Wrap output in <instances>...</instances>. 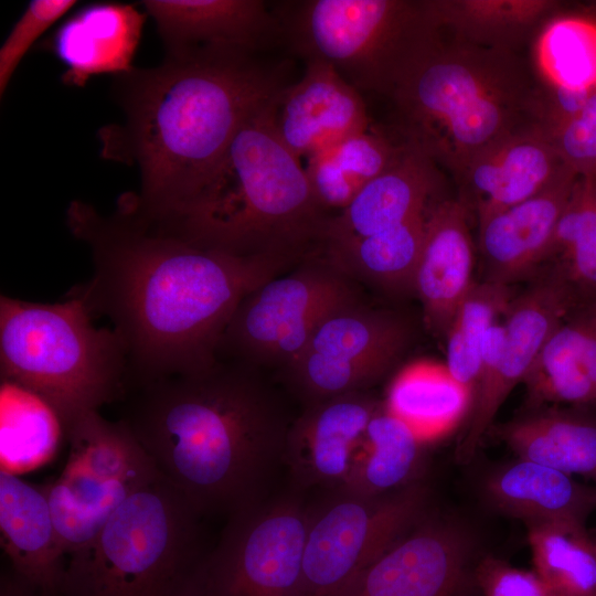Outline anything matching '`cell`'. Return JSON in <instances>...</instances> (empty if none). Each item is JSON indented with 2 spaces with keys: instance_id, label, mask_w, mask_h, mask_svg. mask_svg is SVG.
<instances>
[{
  "instance_id": "obj_16",
  "label": "cell",
  "mask_w": 596,
  "mask_h": 596,
  "mask_svg": "<svg viewBox=\"0 0 596 596\" xmlns=\"http://www.w3.org/2000/svg\"><path fill=\"white\" fill-rule=\"evenodd\" d=\"M381 403L362 391L305 405L289 426L283 455L297 485L340 488Z\"/></svg>"
},
{
  "instance_id": "obj_31",
  "label": "cell",
  "mask_w": 596,
  "mask_h": 596,
  "mask_svg": "<svg viewBox=\"0 0 596 596\" xmlns=\"http://www.w3.org/2000/svg\"><path fill=\"white\" fill-rule=\"evenodd\" d=\"M426 213L384 232L320 249L323 257L350 279L392 294L414 290Z\"/></svg>"
},
{
  "instance_id": "obj_25",
  "label": "cell",
  "mask_w": 596,
  "mask_h": 596,
  "mask_svg": "<svg viewBox=\"0 0 596 596\" xmlns=\"http://www.w3.org/2000/svg\"><path fill=\"white\" fill-rule=\"evenodd\" d=\"M523 384L534 407L596 403V297L579 300L565 315Z\"/></svg>"
},
{
  "instance_id": "obj_15",
  "label": "cell",
  "mask_w": 596,
  "mask_h": 596,
  "mask_svg": "<svg viewBox=\"0 0 596 596\" xmlns=\"http://www.w3.org/2000/svg\"><path fill=\"white\" fill-rule=\"evenodd\" d=\"M470 553L468 534L455 523H418L334 596H457Z\"/></svg>"
},
{
  "instance_id": "obj_3",
  "label": "cell",
  "mask_w": 596,
  "mask_h": 596,
  "mask_svg": "<svg viewBox=\"0 0 596 596\" xmlns=\"http://www.w3.org/2000/svg\"><path fill=\"white\" fill-rule=\"evenodd\" d=\"M254 55L191 51L124 75L126 119L100 131L102 153L136 163L141 188L119 207L156 220L206 181L240 127L288 85L279 66Z\"/></svg>"
},
{
  "instance_id": "obj_13",
  "label": "cell",
  "mask_w": 596,
  "mask_h": 596,
  "mask_svg": "<svg viewBox=\"0 0 596 596\" xmlns=\"http://www.w3.org/2000/svg\"><path fill=\"white\" fill-rule=\"evenodd\" d=\"M532 278L529 287L513 296L504 320L492 324L482 338L470 415L456 448L459 462L473 458L508 395L523 383L551 333L582 300L551 265Z\"/></svg>"
},
{
  "instance_id": "obj_8",
  "label": "cell",
  "mask_w": 596,
  "mask_h": 596,
  "mask_svg": "<svg viewBox=\"0 0 596 596\" xmlns=\"http://www.w3.org/2000/svg\"><path fill=\"white\" fill-rule=\"evenodd\" d=\"M278 15L306 61L324 62L360 92L387 97L437 31L427 0H309Z\"/></svg>"
},
{
  "instance_id": "obj_26",
  "label": "cell",
  "mask_w": 596,
  "mask_h": 596,
  "mask_svg": "<svg viewBox=\"0 0 596 596\" xmlns=\"http://www.w3.org/2000/svg\"><path fill=\"white\" fill-rule=\"evenodd\" d=\"M487 500L501 512L531 524L585 525L596 509V488L572 475L518 458L491 471Z\"/></svg>"
},
{
  "instance_id": "obj_11",
  "label": "cell",
  "mask_w": 596,
  "mask_h": 596,
  "mask_svg": "<svg viewBox=\"0 0 596 596\" xmlns=\"http://www.w3.org/2000/svg\"><path fill=\"white\" fill-rule=\"evenodd\" d=\"M428 497L421 482L377 497L333 489L309 507L301 596H334L423 519Z\"/></svg>"
},
{
  "instance_id": "obj_38",
  "label": "cell",
  "mask_w": 596,
  "mask_h": 596,
  "mask_svg": "<svg viewBox=\"0 0 596 596\" xmlns=\"http://www.w3.org/2000/svg\"><path fill=\"white\" fill-rule=\"evenodd\" d=\"M74 0H33L17 20L0 47V95L2 96L21 61L38 41L76 4Z\"/></svg>"
},
{
  "instance_id": "obj_30",
  "label": "cell",
  "mask_w": 596,
  "mask_h": 596,
  "mask_svg": "<svg viewBox=\"0 0 596 596\" xmlns=\"http://www.w3.org/2000/svg\"><path fill=\"white\" fill-rule=\"evenodd\" d=\"M423 445L412 429L381 403L369 422L349 476L338 489L377 497L419 482Z\"/></svg>"
},
{
  "instance_id": "obj_32",
  "label": "cell",
  "mask_w": 596,
  "mask_h": 596,
  "mask_svg": "<svg viewBox=\"0 0 596 596\" xmlns=\"http://www.w3.org/2000/svg\"><path fill=\"white\" fill-rule=\"evenodd\" d=\"M65 437L55 409L13 382L0 385V471L20 476L53 459Z\"/></svg>"
},
{
  "instance_id": "obj_21",
  "label": "cell",
  "mask_w": 596,
  "mask_h": 596,
  "mask_svg": "<svg viewBox=\"0 0 596 596\" xmlns=\"http://www.w3.org/2000/svg\"><path fill=\"white\" fill-rule=\"evenodd\" d=\"M566 169L543 134L529 129L475 159L456 180L458 199L479 221L535 195Z\"/></svg>"
},
{
  "instance_id": "obj_14",
  "label": "cell",
  "mask_w": 596,
  "mask_h": 596,
  "mask_svg": "<svg viewBox=\"0 0 596 596\" xmlns=\"http://www.w3.org/2000/svg\"><path fill=\"white\" fill-rule=\"evenodd\" d=\"M413 332L403 316L355 302L317 328L283 377L305 405L366 391L405 354Z\"/></svg>"
},
{
  "instance_id": "obj_40",
  "label": "cell",
  "mask_w": 596,
  "mask_h": 596,
  "mask_svg": "<svg viewBox=\"0 0 596 596\" xmlns=\"http://www.w3.org/2000/svg\"><path fill=\"white\" fill-rule=\"evenodd\" d=\"M476 583L485 596H561L535 571H525L486 557L475 572Z\"/></svg>"
},
{
  "instance_id": "obj_2",
  "label": "cell",
  "mask_w": 596,
  "mask_h": 596,
  "mask_svg": "<svg viewBox=\"0 0 596 596\" xmlns=\"http://www.w3.org/2000/svg\"><path fill=\"white\" fill-rule=\"evenodd\" d=\"M128 394L121 419L198 514L231 517L264 499L291 422L262 370L217 358Z\"/></svg>"
},
{
  "instance_id": "obj_36",
  "label": "cell",
  "mask_w": 596,
  "mask_h": 596,
  "mask_svg": "<svg viewBox=\"0 0 596 596\" xmlns=\"http://www.w3.org/2000/svg\"><path fill=\"white\" fill-rule=\"evenodd\" d=\"M512 298L509 286L488 280L475 281L445 336V366L472 395L479 376L482 338L498 322L499 316H504Z\"/></svg>"
},
{
  "instance_id": "obj_18",
  "label": "cell",
  "mask_w": 596,
  "mask_h": 596,
  "mask_svg": "<svg viewBox=\"0 0 596 596\" xmlns=\"http://www.w3.org/2000/svg\"><path fill=\"white\" fill-rule=\"evenodd\" d=\"M272 123L278 138L299 159L371 125L361 92L318 60L306 61L302 76L280 92Z\"/></svg>"
},
{
  "instance_id": "obj_33",
  "label": "cell",
  "mask_w": 596,
  "mask_h": 596,
  "mask_svg": "<svg viewBox=\"0 0 596 596\" xmlns=\"http://www.w3.org/2000/svg\"><path fill=\"white\" fill-rule=\"evenodd\" d=\"M526 526L534 571L561 596H596V536L585 525Z\"/></svg>"
},
{
  "instance_id": "obj_12",
  "label": "cell",
  "mask_w": 596,
  "mask_h": 596,
  "mask_svg": "<svg viewBox=\"0 0 596 596\" xmlns=\"http://www.w3.org/2000/svg\"><path fill=\"white\" fill-rule=\"evenodd\" d=\"M308 520L295 496L237 511L195 584L206 596H301Z\"/></svg>"
},
{
  "instance_id": "obj_6",
  "label": "cell",
  "mask_w": 596,
  "mask_h": 596,
  "mask_svg": "<svg viewBox=\"0 0 596 596\" xmlns=\"http://www.w3.org/2000/svg\"><path fill=\"white\" fill-rule=\"evenodd\" d=\"M83 298L55 304L0 297L1 380L47 402L64 430L82 415L127 396L128 356L110 328H97Z\"/></svg>"
},
{
  "instance_id": "obj_20",
  "label": "cell",
  "mask_w": 596,
  "mask_h": 596,
  "mask_svg": "<svg viewBox=\"0 0 596 596\" xmlns=\"http://www.w3.org/2000/svg\"><path fill=\"white\" fill-rule=\"evenodd\" d=\"M470 216L459 199H437L426 213L414 291L427 326L440 337L446 336L457 308L476 281Z\"/></svg>"
},
{
  "instance_id": "obj_9",
  "label": "cell",
  "mask_w": 596,
  "mask_h": 596,
  "mask_svg": "<svg viewBox=\"0 0 596 596\" xmlns=\"http://www.w3.org/2000/svg\"><path fill=\"white\" fill-rule=\"evenodd\" d=\"M65 438V466L44 487L67 561L126 498L158 472L124 419L113 422L98 411L88 412L66 428Z\"/></svg>"
},
{
  "instance_id": "obj_27",
  "label": "cell",
  "mask_w": 596,
  "mask_h": 596,
  "mask_svg": "<svg viewBox=\"0 0 596 596\" xmlns=\"http://www.w3.org/2000/svg\"><path fill=\"white\" fill-rule=\"evenodd\" d=\"M584 407L536 408L490 432L518 458L596 480V415Z\"/></svg>"
},
{
  "instance_id": "obj_4",
  "label": "cell",
  "mask_w": 596,
  "mask_h": 596,
  "mask_svg": "<svg viewBox=\"0 0 596 596\" xmlns=\"http://www.w3.org/2000/svg\"><path fill=\"white\" fill-rule=\"evenodd\" d=\"M276 99L240 127L211 175L189 199L143 221L201 248L236 257L295 263L320 247L330 216L317 201L300 159L275 132Z\"/></svg>"
},
{
  "instance_id": "obj_28",
  "label": "cell",
  "mask_w": 596,
  "mask_h": 596,
  "mask_svg": "<svg viewBox=\"0 0 596 596\" xmlns=\"http://www.w3.org/2000/svg\"><path fill=\"white\" fill-rule=\"evenodd\" d=\"M437 26L471 44L519 52L554 17L549 0H427Z\"/></svg>"
},
{
  "instance_id": "obj_37",
  "label": "cell",
  "mask_w": 596,
  "mask_h": 596,
  "mask_svg": "<svg viewBox=\"0 0 596 596\" xmlns=\"http://www.w3.org/2000/svg\"><path fill=\"white\" fill-rule=\"evenodd\" d=\"M407 148L403 140L393 142L370 125L324 150L360 191L368 182L391 169Z\"/></svg>"
},
{
  "instance_id": "obj_29",
  "label": "cell",
  "mask_w": 596,
  "mask_h": 596,
  "mask_svg": "<svg viewBox=\"0 0 596 596\" xmlns=\"http://www.w3.org/2000/svg\"><path fill=\"white\" fill-rule=\"evenodd\" d=\"M383 403L425 444L447 434L470 412L472 393L445 364L417 361L395 375Z\"/></svg>"
},
{
  "instance_id": "obj_41",
  "label": "cell",
  "mask_w": 596,
  "mask_h": 596,
  "mask_svg": "<svg viewBox=\"0 0 596 596\" xmlns=\"http://www.w3.org/2000/svg\"><path fill=\"white\" fill-rule=\"evenodd\" d=\"M34 592L36 590L15 575L2 582L1 596H35Z\"/></svg>"
},
{
  "instance_id": "obj_5",
  "label": "cell",
  "mask_w": 596,
  "mask_h": 596,
  "mask_svg": "<svg viewBox=\"0 0 596 596\" xmlns=\"http://www.w3.org/2000/svg\"><path fill=\"white\" fill-rule=\"evenodd\" d=\"M543 83L519 52L437 31L389 98L402 140L457 180L485 151L538 127Z\"/></svg>"
},
{
  "instance_id": "obj_22",
  "label": "cell",
  "mask_w": 596,
  "mask_h": 596,
  "mask_svg": "<svg viewBox=\"0 0 596 596\" xmlns=\"http://www.w3.org/2000/svg\"><path fill=\"white\" fill-rule=\"evenodd\" d=\"M441 181L440 169L408 146L391 169L368 182L337 216H330L321 247L371 236L425 213L439 199Z\"/></svg>"
},
{
  "instance_id": "obj_24",
  "label": "cell",
  "mask_w": 596,
  "mask_h": 596,
  "mask_svg": "<svg viewBox=\"0 0 596 596\" xmlns=\"http://www.w3.org/2000/svg\"><path fill=\"white\" fill-rule=\"evenodd\" d=\"M1 547L14 575L41 596H60L66 557L60 547L45 487L0 471Z\"/></svg>"
},
{
  "instance_id": "obj_42",
  "label": "cell",
  "mask_w": 596,
  "mask_h": 596,
  "mask_svg": "<svg viewBox=\"0 0 596 596\" xmlns=\"http://www.w3.org/2000/svg\"><path fill=\"white\" fill-rule=\"evenodd\" d=\"M175 596H206L202 589L192 581Z\"/></svg>"
},
{
  "instance_id": "obj_35",
  "label": "cell",
  "mask_w": 596,
  "mask_h": 596,
  "mask_svg": "<svg viewBox=\"0 0 596 596\" xmlns=\"http://www.w3.org/2000/svg\"><path fill=\"white\" fill-rule=\"evenodd\" d=\"M545 265L558 269L582 299L596 297V178L577 179Z\"/></svg>"
},
{
  "instance_id": "obj_34",
  "label": "cell",
  "mask_w": 596,
  "mask_h": 596,
  "mask_svg": "<svg viewBox=\"0 0 596 596\" xmlns=\"http://www.w3.org/2000/svg\"><path fill=\"white\" fill-rule=\"evenodd\" d=\"M534 56L543 84L596 91V22L576 15H554L536 36Z\"/></svg>"
},
{
  "instance_id": "obj_7",
  "label": "cell",
  "mask_w": 596,
  "mask_h": 596,
  "mask_svg": "<svg viewBox=\"0 0 596 596\" xmlns=\"http://www.w3.org/2000/svg\"><path fill=\"white\" fill-rule=\"evenodd\" d=\"M202 517L160 475L66 561L62 596H175L202 562Z\"/></svg>"
},
{
  "instance_id": "obj_17",
  "label": "cell",
  "mask_w": 596,
  "mask_h": 596,
  "mask_svg": "<svg viewBox=\"0 0 596 596\" xmlns=\"http://www.w3.org/2000/svg\"><path fill=\"white\" fill-rule=\"evenodd\" d=\"M578 178L566 169L535 195L477 221L482 280L511 287L544 267Z\"/></svg>"
},
{
  "instance_id": "obj_23",
  "label": "cell",
  "mask_w": 596,
  "mask_h": 596,
  "mask_svg": "<svg viewBox=\"0 0 596 596\" xmlns=\"http://www.w3.org/2000/svg\"><path fill=\"white\" fill-rule=\"evenodd\" d=\"M146 15L134 6L91 3L55 30L50 51L65 66L62 82L83 87L96 75L130 73Z\"/></svg>"
},
{
  "instance_id": "obj_10",
  "label": "cell",
  "mask_w": 596,
  "mask_h": 596,
  "mask_svg": "<svg viewBox=\"0 0 596 596\" xmlns=\"http://www.w3.org/2000/svg\"><path fill=\"white\" fill-rule=\"evenodd\" d=\"M359 301L348 276L324 257L307 256L295 272L262 283L242 299L217 358L281 371L330 315Z\"/></svg>"
},
{
  "instance_id": "obj_1",
  "label": "cell",
  "mask_w": 596,
  "mask_h": 596,
  "mask_svg": "<svg viewBox=\"0 0 596 596\" xmlns=\"http://www.w3.org/2000/svg\"><path fill=\"white\" fill-rule=\"evenodd\" d=\"M66 223L93 262L91 279L72 292L93 316L109 319L128 356L130 390L214 364L242 299L292 264L201 248L120 209L107 216L79 200L70 203Z\"/></svg>"
},
{
  "instance_id": "obj_39",
  "label": "cell",
  "mask_w": 596,
  "mask_h": 596,
  "mask_svg": "<svg viewBox=\"0 0 596 596\" xmlns=\"http://www.w3.org/2000/svg\"><path fill=\"white\" fill-rule=\"evenodd\" d=\"M541 132L566 167L596 178V92L578 114Z\"/></svg>"
},
{
  "instance_id": "obj_19",
  "label": "cell",
  "mask_w": 596,
  "mask_h": 596,
  "mask_svg": "<svg viewBox=\"0 0 596 596\" xmlns=\"http://www.w3.org/2000/svg\"><path fill=\"white\" fill-rule=\"evenodd\" d=\"M170 55L200 50L255 54L284 35L278 13L260 0H146Z\"/></svg>"
}]
</instances>
